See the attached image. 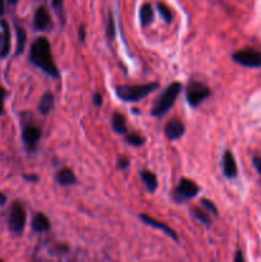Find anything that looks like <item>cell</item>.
I'll use <instances>...</instances> for the list:
<instances>
[{
  "instance_id": "cell-34",
  "label": "cell",
  "mask_w": 261,
  "mask_h": 262,
  "mask_svg": "<svg viewBox=\"0 0 261 262\" xmlns=\"http://www.w3.org/2000/svg\"><path fill=\"white\" fill-rule=\"evenodd\" d=\"M5 12V7H4V0H0V17L4 15Z\"/></svg>"
},
{
  "instance_id": "cell-21",
  "label": "cell",
  "mask_w": 261,
  "mask_h": 262,
  "mask_svg": "<svg viewBox=\"0 0 261 262\" xmlns=\"http://www.w3.org/2000/svg\"><path fill=\"white\" fill-rule=\"evenodd\" d=\"M192 215H193L194 219H197L200 223L206 225V227H210V224H211V219H210L209 215L206 214V210L202 211V210L197 209V207H193V209H192Z\"/></svg>"
},
{
  "instance_id": "cell-27",
  "label": "cell",
  "mask_w": 261,
  "mask_h": 262,
  "mask_svg": "<svg viewBox=\"0 0 261 262\" xmlns=\"http://www.w3.org/2000/svg\"><path fill=\"white\" fill-rule=\"evenodd\" d=\"M129 159L125 158V156H120L117 161V169L118 170H125L129 166Z\"/></svg>"
},
{
  "instance_id": "cell-2",
  "label": "cell",
  "mask_w": 261,
  "mask_h": 262,
  "mask_svg": "<svg viewBox=\"0 0 261 262\" xmlns=\"http://www.w3.org/2000/svg\"><path fill=\"white\" fill-rule=\"evenodd\" d=\"M182 91V83L179 82H171L170 84L164 89V91L159 95L151 106V115L154 117H163L169 112L176 102L179 92Z\"/></svg>"
},
{
  "instance_id": "cell-17",
  "label": "cell",
  "mask_w": 261,
  "mask_h": 262,
  "mask_svg": "<svg viewBox=\"0 0 261 262\" xmlns=\"http://www.w3.org/2000/svg\"><path fill=\"white\" fill-rule=\"evenodd\" d=\"M54 106V95L51 92H45L38 101V112L42 115H48Z\"/></svg>"
},
{
  "instance_id": "cell-19",
  "label": "cell",
  "mask_w": 261,
  "mask_h": 262,
  "mask_svg": "<svg viewBox=\"0 0 261 262\" xmlns=\"http://www.w3.org/2000/svg\"><path fill=\"white\" fill-rule=\"evenodd\" d=\"M154 20V10L151 4L146 3L141 7L140 9V22L142 27H147L148 25H151Z\"/></svg>"
},
{
  "instance_id": "cell-9",
  "label": "cell",
  "mask_w": 261,
  "mask_h": 262,
  "mask_svg": "<svg viewBox=\"0 0 261 262\" xmlns=\"http://www.w3.org/2000/svg\"><path fill=\"white\" fill-rule=\"evenodd\" d=\"M184 130H186L184 123L178 118H173V119L169 120L164 128V133L169 141H176L181 138L184 135Z\"/></svg>"
},
{
  "instance_id": "cell-6",
  "label": "cell",
  "mask_w": 261,
  "mask_h": 262,
  "mask_svg": "<svg viewBox=\"0 0 261 262\" xmlns=\"http://www.w3.org/2000/svg\"><path fill=\"white\" fill-rule=\"evenodd\" d=\"M233 61L247 68H260L261 67V53L252 48L243 49L232 54Z\"/></svg>"
},
{
  "instance_id": "cell-11",
  "label": "cell",
  "mask_w": 261,
  "mask_h": 262,
  "mask_svg": "<svg viewBox=\"0 0 261 262\" xmlns=\"http://www.w3.org/2000/svg\"><path fill=\"white\" fill-rule=\"evenodd\" d=\"M22 138L23 142H25V145L28 148H35L41 138V129L38 127H36V125H27L23 129Z\"/></svg>"
},
{
  "instance_id": "cell-13",
  "label": "cell",
  "mask_w": 261,
  "mask_h": 262,
  "mask_svg": "<svg viewBox=\"0 0 261 262\" xmlns=\"http://www.w3.org/2000/svg\"><path fill=\"white\" fill-rule=\"evenodd\" d=\"M55 181L63 187H68L77 183L76 176H74L73 170L69 168H63L61 170H59L58 173L55 174Z\"/></svg>"
},
{
  "instance_id": "cell-24",
  "label": "cell",
  "mask_w": 261,
  "mask_h": 262,
  "mask_svg": "<svg viewBox=\"0 0 261 262\" xmlns=\"http://www.w3.org/2000/svg\"><path fill=\"white\" fill-rule=\"evenodd\" d=\"M158 10H159V13H160L161 18H163L166 23H170L171 20H173V13H171V10L169 9L165 4H163V3H159Z\"/></svg>"
},
{
  "instance_id": "cell-22",
  "label": "cell",
  "mask_w": 261,
  "mask_h": 262,
  "mask_svg": "<svg viewBox=\"0 0 261 262\" xmlns=\"http://www.w3.org/2000/svg\"><path fill=\"white\" fill-rule=\"evenodd\" d=\"M125 141L129 143L130 146H135V147H140L145 143V138L142 136L137 135V133H129V135L125 136Z\"/></svg>"
},
{
  "instance_id": "cell-28",
  "label": "cell",
  "mask_w": 261,
  "mask_h": 262,
  "mask_svg": "<svg viewBox=\"0 0 261 262\" xmlns=\"http://www.w3.org/2000/svg\"><path fill=\"white\" fill-rule=\"evenodd\" d=\"M4 99H5V90L0 87V115L4 113Z\"/></svg>"
},
{
  "instance_id": "cell-37",
  "label": "cell",
  "mask_w": 261,
  "mask_h": 262,
  "mask_svg": "<svg viewBox=\"0 0 261 262\" xmlns=\"http://www.w3.org/2000/svg\"><path fill=\"white\" fill-rule=\"evenodd\" d=\"M0 41H2V35H0Z\"/></svg>"
},
{
  "instance_id": "cell-4",
  "label": "cell",
  "mask_w": 261,
  "mask_h": 262,
  "mask_svg": "<svg viewBox=\"0 0 261 262\" xmlns=\"http://www.w3.org/2000/svg\"><path fill=\"white\" fill-rule=\"evenodd\" d=\"M211 95L209 87L202 82H191L187 86L186 99L191 107H197L202 101L207 99Z\"/></svg>"
},
{
  "instance_id": "cell-18",
  "label": "cell",
  "mask_w": 261,
  "mask_h": 262,
  "mask_svg": "<svg viewBox=\"0 0 261 262\" xmlns=\"http://www.w3.org/2000/svg\"><path fill=\"white\" fill-rule=\"evenodd\" d=\"M112 127L115 133L118 135H124L127 133V123H125L124 115L120 113H114L112 117Z\"/></svg>"
},
{
  "instance_id": "cell-14",
  "label": "cell",
  "mask_w": 261,
  "mask_h": 262,
  "mask_svg": "<svg viewBox=\"0 0 261 262\" xmlns=\"http://www.w3.org/2000/svg\"><path fill=\"white\" fill-rule=\"evenodd\" d=\"M0 26L3 28V45H2V50H0V58H7L8 54L10 51V30H9V25H8L7 20L0 19Z\"/></svg>"
},
{
  "instance_id": "cell-5",
  "label": "cell",
  "mask_w": 261,
  "mask_h": 262,
  "mask_svg": "<svg viewBox=\"0 0 261 262\" xmlns=\"http://www.w3.org/2000/svg\"><path fill=\"white\" fill-rule=\"evenodd\" d=\"M27 222V212L20 202H14L9 212V229L14 234H22Z\"/></svg>"
},
{
  "instance_id": "cell-31",
  "label": "cell",
  "mask_w": 261,
  "mask_h": 262,
  "mask_svg": "<svg viewBox=\"0 0 261 262\" xmlns=\"http://www.w3.org/2000/svg\"><path fill=\"white\" fill-rule=\"evenodd\" d=\"M84 37H86V31H84L83 26H81V27L78 28V40L81 41V42H83Z\"/></svg>"
},
{
  "instance_id": "cell-8",
  "label": "cell",
  "mask_w": 261,
  "mask_h": 262,
  "mask_svg": "<svg viewBox=\"0 0 261 262\" xmlns=\"http://www.w3.org/2000/svg\"><path fill=\"white\" fill-rule=\"evenodd\" d=\"M138 217H140V220L143 223V224L148 225V227L154 228V229L161 230V232L165 233V234L168 235V237L173 238V239L176 241V242H177V241H178V235H177V233L174 232V230L171 229V228L169 227V225H166L165 223L159 222V220H156L155 217L150 216V215H146V214H141Z\"/></svg>"
},
{
  "instance_id": "cell-33",
  "label": "cell",
  "mask_w": 261,
  "mask_h": 262,
  "mask_svg": "<svg viewBox=\"0 0 261 262\" xmlns=\"http://www.w3.org/2000/svg\"><path fill=\"white\" fill-rule=\"evenodd\" d=\"M233 260H234L235 262H243V261H245V257H243V255H242V252H241V251H237V253H235V256H234V258H233Z\"/></svg>"
},
{
  "instance_id": "cell-29",
  "label": "cell",
  "mask_w": 261,
  "mask_h": 262,
  "mask_svg": "<svg viewBox=\"0 0 261 262\" xmlns=\"http://www.w3.org/2000/svg\"><path fill=\"white\" fill-rule=\"evenodd\" d=\"M252 164H253V166L256 168V170H257V173L260 174V177H261V158L255 156V158L252 159Z\"/></svg>"
},
{
  "instance_id": "cell-1",
  "label": "cell",
  "mask_w": 261,
  "mask_h": 262,
  "mask_svg": "<svg viewBox=\"0 0 261 262\" xmlns=\"http://www.w3.org/2000/svg\"><path fill=\"white\" fill-rule=\"evenodd\" d=\"M30 60L37 68L45 72L48 76L53 77V78H59L60 76L55 63H54L50 42L45 36H40L33 41L30 50Z\"/></svg>"
},
{
  "instance_id": "cell-10",
  "label": "cell",
  "mask_w": 261,
  "mask_h": 262,
  "mask_svg": "<svg viewBox=\"0 0 261 262\" xmlns=\"http://www.w3.org/2000/svg\"><path fill=\"white\" fill-rule=\"evenodd\" d=\"M223 174H224L225 178L233 179L237 177L238 169H237V163L234 160V156L230 151H225L223 154Z\"/></svg>"
},
{
  "instance_id": "cell-26",
  "label": "cell",
  "mask_w": 261,
  "mask_h": 262,
  "mask_svg": "<svg viewBox=\"0 0 261 262\" xmlns=\"http://www.w3.org/2000/svg\"><path fill=\"white\" fill-rule=\"evenodd\" d=\"M53 7L54 10L56 12L58 17L60 18L61 22H66V14H64V4L63 0H53Z\"/></svg>"
},
{
  "instance_id": "cell-16",
  "label": "cell",
  "mask_w": 261,
  "mask_h": 262,
  "mask_svg": "<svg viewBox=\"0 0 261 262\" xmlns=\"http://www.w3.org/2000/svg\"><path fill=\"white\" fill-rule=\"evenodd\" d=\"M141 181L143 182V184L146 186L148 192H155L156 188H158V178H156L155 174L150 170H142L140 173Z\"/></svg>"
},
{
  "instance_id": "cell-30",
  "label": "cell",
  "mask_w": 261,
  "mask_h": 262,
  "mask_svg": "<svg viewBox=\"0 0 261 262\" xmlns=\"http://www.w3.org/2000/svg\"><path fill=\"white\" fill-rule=\"evenodd\" d=\"M94 104L96 105L97 107H100L102 105V96L101 94H99V92L94 95Z\"/></svg>"
},
{
  "instance_id": "cell-25",
  "label": "cell",
  "mask_w": 261,
  "mask_h": 262,
  "mask_svg": "<svg viewBox=\"0 0 261 262\" xmlns=\"http://www.w3.org/2000/svg\"><path fill=\"white\" fill-rule=\"evenodd\" d=\"M200 204H201L202 209L206 210L207 212L212 214V215H214V216H217V209H216V206H215L214 202L210 201L209 199H201Z\"/></svg>"
},
{
  "instance_id": "cell-32",
  "label": "cell",
  "mask_w": 261,
  "mask_h": 262,
  "mask_svg": "<svg viewBox=\"0 0 261 262\" xmlns=\"http://www.w3.org/2000/svg\"><path fill=\"white\" fill-rule=\"evenodd\" d=\"M23 178L26 179V181H28V182H33V183H36V182H38V177L37 176H30V174H25V176H23Z\"/></svg>"
},
{
  "instance_id": "cell-20",
  "label": "cell",
  "mask_w": 261,
  "mask_h": 262,
  "mask_svg": "<svg viewBox=\"0 0 261 262\" xmlns=\"http://www.w3.org/2000/svg\"><path fill=\"white\" fill-rule=\"evenodd\" d=\"M17 50H15V55H20L26 48V42H27V33L22 27L17 26Z\"/></svg>"
},
{
  "instance_id": "cell-7",
  "label": "cell",
  "mask_w": 261,
  "mask_h": 262,
  "mask_svg": "<svg viewBox=\"0 0 261 262\" xmlns=\"http://www.w3.org/2000/svg\"><path fill=\"white\" fill-rule=\"evenodd\" d=\"M200 187L193 181L187 178H182L177 186L176 191L173 193V199L177 202H184L188 200L194 199L199 194Z\"/></svg>"
},
{
  "instance_id": "cell-15",
  "label": "cell",
  "mask_w": 261,
  "mask_h": 262,
  "mask_svg": "<svg viewBox=\"0 0 261 262\" xmlns=\"http://www.w3.org/2000/svg\"><path fill=\"white\" fill-rule=\"evenodd\" d=\"M51 228L50 220L46 215L41 214H36L32 219V229L37 233H44V232H49Z\"/></svg>"
},
{
  "instance_id": "cell-23",
  "label": "cell",
  "mask_w": 261,
  "mask_h": 262,
  "mask_svg": "<svg viewBox=\"0 0 261 262\" xmlns=\"http://www.w3.org/2000/svg\"><path fill=\"white\" fill-rule=\"evenodd\" d=\"M105 31H106L107 40H110V41L114 40V37H115V25H114V18H113L112 13H109V15H107L106 28H105Z\"/></svg>"
},
{
  "instance_id": "cell-36",
  "label": "cell",
  "mask_w": 261,
  "mask_h": 262,
  "mask_svg": "<svg viewBox=\"0 0 261 262\" xmlns=\"http://www.w3.org/2000/svg\"><path fill=\"white\" fill-rule=\"evenodd\" d=\"M17 2H18V0H9V3H12V4H15Z\"/></svg>"
},
{
  "instance_id": "cell-35",
  "label": "cell",
  "mask_w": 261,
  "mask_h": 262,
  "mask_svg": "<svg viewBox=\"0 0 261 262\" xmlns=\"http://www.w3.org/2000/svg\"><path fill=\"white\" fill-rule=\"evenodd\" d=\"M5 201H7V197H5L3 193H0V205H4Z\"/></svg>"
},
{
  "instance_id": "cell-3",
  "label": "cell",
  "mask_w": 261,
  "mask_h": 262,
  "mask_svg": "<svg viewBox=\"0 0 261 262\" xmlns=\"http://www.w3.org/2000/svg\"><path fill=\"white\" fill-rule=\"evenodd\" d=\"M159 89L158 82H151L146 84H123V86L115 87V95L118 99L125 102H136L142 100L143 97L148 96L151 92Z\"/></svg>"
},
{
  "instance_id": "cell-12",
  "label": "cell",
  "mask_w": 261,
  "mask_h": 262,
  "mask_svg": "<svg viewBox=\"0 0 261 262\" xmlns=\"http://www.w3.org/2000/svg\"><path fill=\"white\" fill-rule=\"evenodd\" d=\"M49 23H50V15L46 10L45 7H38L35 12V18H33V26L36 30L44 31L48 28Z\"/></svg>"
}]
</instances>
